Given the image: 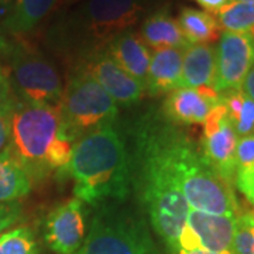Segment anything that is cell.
<instances>
[{
  "instance_id": "31",
  "label": "cell",
  "mask_w": 254,
  "mask_h": 254,
  "mask_svg": "<svg viewBox=\"0 0 254 254\" xmlns=\"http://www.w3.org/2000/svg\"><path fill=\"white\" fill-rule=\"evenodd\" d=\"M242 91L245 92L250 99L254 100V65L252 66V69L249 71L247 76H246L245 82L242 85Z\"/></svg>"
},
{
  "instance_id": "27",
  "label": "cell",
  "mask_w": 254,
  "mask_h": 254,
  "mask_svg": "<svg viewBox=\"0 0 254 254\" xmlns=\"http://www.w3.org/2000/svg\"><path fill=\"white\" fill-rule=\"evenodd\" d=\"M23 209L20 202H10L0 205V235L4 233L9 227L16 225L21 218Z\"/></svg>"
},
{
  "instance_id": "18",
  "label": "cell",
  "mask_w": 254,
  "mask_h": 254,
  "mask_svg": "<svg viewBox=\"0 0 254 254\" xmlns=\"http://www.w3.org/2000/svg\"><path fill=\"white\" fill-rule=\"evenodd\" d=\"M140 38L145 46L160 48H181L185 50L190 44L185 40L177 20L167 11L158 10L145 18L140 28Z\"/></svg>"
},
{
  "instance_id": "34",
  "label": "cell",
  "mask_w": 254,
  "mask_h": 254,
  "mask_svg": "<svg viewBox=\"0 0 254 254\" xmlns=\"http://www.w3.org/2000/svg\"><path fill=\"white\" fill-rule=\"evenodd\" d=\"M252 213H253V218H254V208H253V210H252Z\"/></svg>"
},
{
  "instance_id": "1",
  "label": "cell",
  "mask_w": 254,
  "mask_h": 254,
  "mask_svg": "<svg viewBox=\"0 0 254 254\" xmlns=\"http://www.w3.org/2000/svg\"><path fill=\"white\" fill-rule=\"evenodd\" d=\"M161 120L163 115L145 113L134 126L131 188L136 190L157 236L170 254H177L190 206L165 148Z\"/></svg>"
},
{
  "instance_id": "28",
  "label": "cell",
  "mask_w": 254,
  "mask_h": 254,
  "mask_svg": "<svg viewBox=\"0 0 254 254\" xmlns=\"http://www.w3.org/2000/svg\"><path fill=\"white\" fill-rule=\"evenodd\" d=\"M16 95L10 86V82L3 69H0V113L10 112L16 103Z\"/></svg>"
},
{
  "instance_id": "4",
  "label": "cell",
  "mask_w": 254,
  "mask_h": 254,
  "mask_svg": "<svg viewBox=\"0 0 254 254\" xmlns=\"http://www.w3.org/2000/svg\"><path fill=\"white\" fill-rule=\"evenodd\" d=\"M60 134V106L16 100L10 113L9 150L31 182L43 181L51 174L48 154Z\"/></svg>"
},
{
  "instance_id": "29",
  "label": "cell",
  "mask_w": 254,
  "mask_h": 254,
  "mask_svg": "<svg viewBox=\"0 0 254 254\" xmlns=\"http://www.w3.org/2000/svg\"><path fill=\"white\" fill-rule=\"evenodd\" d=\"M10 112L0 113V154L7 148L10 140Z\"/></svg>"
},
{
  "instance_id": "32",
  "label": "cell",
  "mask_w": 254,
  "mask_h": 254,
  "mask_svg": "<svg viewBox=\"0 0 254 254\" xmlns=\"http://www.w3.org/2000/svg\"><path fill=\"white\" fill-rule=\"evenodd\" d=\"M177 254H232V253H212V252H205V250H192V252H182V250H180Z\"/></svg>"
},
{
  "instance_id": "23",
  "label": "cell",
  "mask_w": 254,
  "mask_h": 254,
  "mask_svg": "<svg viewBox=\"0 0 254 254\" xmlns=\"http://www.w3.org/2000/svg\"><path fill=\"white\" fill-rule=\"evenodd\" d=\"M216 16L219 26L225 31L254 37V1H230Z\"/></svg>"
},
{
  "instance_id": "22",
  "label": "cell",
  "mask_w": 254,
  "mask_h": 254,
  "mask_svg": "<svg viewBox=\"0 0 254 254\" xmlns=\"http://www.w3.org/2000/svg\"><path fill=\"white\" fill-rule=\"evenodd\" d=\"M57 0H16L14 10L6 26L14 34H24L36 28L54 9Z\"/></svg>"
},
{
  "instance_id": "6",
  "label": "cell",
  "mask_w": 254,
  "mask_h": 254,
  "mask_svg": "<svg viewBox=\"0 0 254 254\" xmlns=\"http://www.w3.org/2000/svg\"><path fill=\"white\" fill-rule=\"evenodd\" d=\"M60 110L61 133L73 143L100 127L113 126L119 115L118 103L81 68L66 83Z\"/></svg>"
},
{
  "instance_id": "36",
  "label": "cell",
  "mask_w": 254,
  "mask_h": 254,
  "mask_svg": "<svg viewBox=\"0 0 254 254\" xmlns=\"http://www.w3.org/2000/svg\"><path fill=\"white\" fill-rule=\"evenodd\" d=\"M253 41H254V37H253Z\"/></svg>"
},
{
  "instance_id": "14",
  "label": "cell",
  "mask_w": 254,
  "mask_h": 254,
  "mask_svg": "<svg viewBox=\"0 0 254 254\" xmlns=\"http://www.w3.org/2000/svg\"><path fill=\"white\" fill-rule=\"evenodd\" d=\"M219 103L220 95L215 89L178 88L164 100L163 116L173 125H202Z\"/></svg>"
},
{
  "instance_id": "20",
  "label": "cell",
  "mask_w": 254,
  "mask_h": 254,
  "mask_svg": "<svg viewBox=\"0 0 254 254\" xmlns=\"http://www.w3.org/2000/svg\"><path fill=\"white\" fill-rule=\"evenodd\" d=\"M177 23L190 44H212L220 37L218 20L203 10L184 7Z\"/></svg>"
},
{
  "instance_id": "2",
  "label": "cell",
  "mask_w": 254,
  "mask_h": 254,
  "mask_svg": "<svg viewBox=\"0 0 254 254\" xmlns=\"http://www.w3.org/2000/svg\"><path fill=\"white\" fill-rule=\"evenodd\" d=\"M66 170L73 180L75 198L92 208L125 202L131 192L130 153L113 126L100 127L79 138Z\"/></svg>"
},
{
  "instance_id": "33",
  "label": "cell",
  "mask_w": 254,
  "mask_h": 254,
  "mask_svg": "<svg viewBox=\"0 0 254 254\" xmlns=\"http://www.w3.org/2000/svg\"><path fill=\"white\" fill-rule=\"evenodd\" d=\"M232 1H254V0H232Z\"/></svg>"
},
{
  "instance_id": "8",
  "label": "cell",
  "mask_w": 254,
  "mask_h": 254,
  "mask_svg": "<svg viewBox=\"0 0 254 254\" xmlns=\"http://www.w3.org/2000/svg\"><path fill=\"white\" fill-rule=\"evenodd\" d=\"M147 3L148 0H86L68 24L82 51L85 50L83 55L106 48L113 38L131 30Z\"/></svg>"
},
{
  "instance_id": "24",
  "label": "cell",
  "mask_w": 254,
  "mask_h": 254,
  "mask_svg": "<svg viewBox=\"0 0 254 254\" xmlns=\"http://www.w3.org/2000/svg\"><path fill=\"white\" fill-rule=\"evenodd\" d=\"M0 254H41V252L33 230L21 226L0 235Z\"/></svg>"
},
{
  "instance_id": "9",
  "label": "cell",
  "mask_w": 254,
  "mask_h": 254,
  "mask_svg": "<svg viewBox=\"0 0 254 254\" xmlns=\"http://www.w3.org/2000/svg\"><path fill=\"white\" fill-rule=\"evenodd\" d=\"M203 125V136L200 141V153L206 163L225 178L233 184L235 178V157L239 141L235 128L232 126L226 108L220 102L210 110Z\"/></svg>"
},
{
  "instance_id": "21",
  "label": "cell",
  "mask_w": 254,
  "mask_h": 254,
  "mask_svg": "<svg viewBox=\"0 0 254 254\" xmlns=\"http://www.w3.org/2000/svg\"><path fill=\"white\" fill-rule=\"evenodd\" d=\"M220 102L226 108L227 116L239 138L254 133V100L242 89L220 93Z\"/></svg>"
},
{
  "instance_id": "26",
  "label": "cell",
  "mask_w": 254,
  "mask_h": 254,
  "mask_svg": "<svg viewBox=\"0 0 254 254\" xmlns=\"http://www.w3.org/2000/svg\"><path fill=\"white\" fill-rule=\"evenodd\" d=\"M235 163H236V168L237 167H254V133L250 136L239 138Z\"/></svg>"
},
{
  "instance_id": "37",
  "label": "cell",
  "mask_w": 254,
  "mask_h": 254,
  "mask_svg": "<svg viewBox=\"0 0 254 254\" xmlns=\"http://www.w3.org/2000/svg\"><path fill=\"white\" fill-rule=\"evenodd\" d=\"M75 254H79V253H75Z\"/></svg>"
},
{
  "instance_id": "5",
  "label": "cell",
  "mask_w": 254,
  "mask_h": 254,
  "mask_svg": "<svg viewBox=\"0 0 254 254\" xmlns=\"http://www.w3.org/2000/svg\"><path fill=\"white\" fill-rule=\"evenodd\" d=\"M108 202L95 208L79 254H160L144 222Z\"/></svg>"
},
{
  "instance_id": "25",
  "label": "cell",
  "mask_w": 254,
  "mask_h": 254,
  "mask_svg": "<svg viewBox=\"0 0 254 254\" xmlns=\"http://www.w3.org/2000/svg\"><path fill=\"white\" fill-rule=\"evenodd\" d=\"M232 254H254V218L252 210H242L237 216Z\"/></svg>"
},
{
  "instance_id": "17",
  "label": "cell",
  "mask_w": 254,
  "mask_h": 254,
  "mask_svg": "<svg viewBox=\"0 0 254 254\" xmlns=\"http://www.w3.org/2000/svg\"><path fill=\"white\" fill-rule=\"evenodd\" d=\"M216 85V47L190 44L184 50L181 88H210Z\"/></svg>"
},
{
  "instance_id": "16",
  "label": "cell",
  "mask_w": 254,
  "mask_h": 254,
  "mask_svg": "<svg viewBox=\"0 0 254 254\" xmlns=\"http://www.w3.org/2000/svg\"><path fill=\"white\" fill-rule=\"evenodd\" d=\"M182 60L181 48H160L151 54L145 92L151 96L170 93L181 88Z\"/></svg>"
},
{
  "instance_id": "3",
  "label": "cell",
  "mask_w": 254,
  "mask_h": 254,
  "mask_svg": "<svg viewBox=\"0 0 254 254\" xmlns=\"http://www.w3.org/2000/svg\"><path fill=\"white\" fill-rule=\"evenodd\" d=\"M161 130L167 153L190 209L212 215L239 216L242 210L232 184L206 163L190 137L164 116Z\"/></svg>"
},
{
  "instance_id": "10",
  "label": "cell",
  "mask_w": 254,
  "mask_h": 254,
  "mask_svg": "<svg viewBox=\"0 0 254 254\" xmlns=\"http://www.w3.org/2000/svg\"><path fill=\"white\" fill-rule=\"evenodd\" d=\"M237 216L212 215L190 209L180 236V250L232 253Z\"/></svg>"
},
{
  "instance_id": "30",
  "label": "cell",
  "mask_w": 254,
  "mask_h": 254,
  "mask_svg": "<svg viewBox=\"0 0 254 254\" xmlns=\"http://www.w3.org/2000/svg\"><path fill=\"white\" fill-rule=\"evenodd\" d=\"M195 1H196L205 11L213 13V14H218L219 11L223 9L225 6H227L232 0H195Z\"/></svg>"
},
{
  "instance_id": "7",
  "label": "cell",
  "mask_w": 254,
  "mask_h": 254,
  "mask_svg": "<svg viewBox=\"0 0 254 254\" xmlns=\"http://www.w3.org/2000/svg\"><path fill=\"white\" fill-rule=\"evenodd\" d=\"M0 51L7 61L6 76L18 100L60 106L64 86L55 65L38 48L27 43L4 44Z\"/></svg>"
},
{
  "instance_id": "38",
  "label": "cell",
  "mask_w": 254,
  "mask_h": 254,
  "mask_svg": "<svg viewBox=\"0 0 254 254\" xmlns=\"http://www.w3.org/2000/svg\"><path fill=\"white\" fill-rule=\"evenodd\" d=\"M0 69H1V68H0Z\"/></svg>"
},
{
  "instance_id": "35",
  "label": "cell",
  "mask_w": 254,
  "mask_h": 254,
  "mask_svg": "<svg viewBox=\"0 0 254 254\" xmlns=\"http://www.w3.org/2000/svg\"><path fill=\"white\" fill-rule=\"evenodd\" d=\"M1 1H9V0H1Z\"/></svg>"
},
{
  "instance_id": "11",
  "label": "cell",
  "mask_w": 254,
  "mask_h": 254,
  "mask_svg": "<svg viewBox=\"0 0 254 254\" xmlns=\"http://www.w3.org/2000/svg\"><path fill=\"white\" fill-rule=\"evenodd\" d=\"M254 65V41L249 34L223 31L216 47V85L219 95L242 89Z\"/></svg>"
},
{
  "instance_id": "13",
  "label": "cell",
  "mask_w": 254,
  "mask_h": 254,
  "mask_svg": "<svg viewBox=\"0 0 254 254\" xmlns=\"http://www.w3.org/2000/svg\"><path fill=\"white\" fill-rule=\"evenodd\" d=\"M81 69L91 75L109 93L118 106H133L145 93L144 85L122 69L106 50H98L82 57Z\"/></svg>"
},
{
  "instance_id": "12",
  "label": "cell",
  "mask_w": 254,
  "mask_h": 254,
  "mask_svg": "<svg viewBox=\"0 0 254 254\" xmlns=\"http://www.w3.org/2000/svg\"><path fill=\"white\" fill-rule=\"evenodd\" d=\"M43 236L55 254L78 253L86 236L85 203L72 198L53 209L44 220Z\"/></svg>"
},
{
  "instance_id": "15",
  "label": "cell",
  "mask_w": 254,
  "mask_h": 254,
  "mask_svg": "<svg viewBox=\"0 0 254 254\" xmlns=\"http://www.w3.org/2000/svg\"><path fill=\"white\" fill-rule=\"evenodd\" d=\"M105 50L122 69L145 88L151 54L140 36H137L133 30H128L113 38Z\"/></svg>"
},
{
  "instance_id": "19",
  "label": "cell",
  "mask_w": 254,
  "mask_h": 254,
  "mask_svg": "<svg viewBox=\"0 0 254 254\" xmlns=\"http://www.w3.org/2000/svg\"><path fill=\"white\" fill-rule=\"evenodd\" d=\"M31 190V180L7 148L0 154V205L17 202Z\"/></svg>"
}]
</instances>
